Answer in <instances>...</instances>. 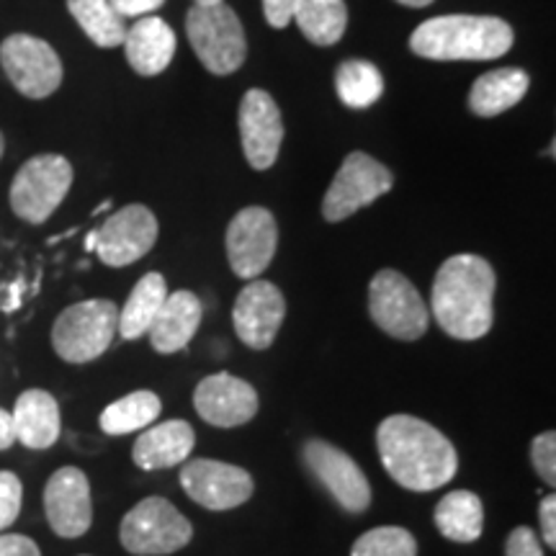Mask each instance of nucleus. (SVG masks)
I'll list each match as a JSON object with an SVG mask.
<instances>
[{
    "mask_svg": "<svg viewBox=\"0 0 556 556\" xmlns=\"http://www.w3.org/2000/svg\"><path fill=\"white\" fill-rule=\"evenodd\" d=\"M379 458L387 475L409 492H433L458 471L454 443L415 415H389L377 430Z\"/></svg>",
    "mask_w": 556,
    "mask_h": 556,
    "instance_id": "f257e3e1",
    "label": "nucleus"
},
{
    "mask_svg": "<svg viewBox=\"0 0 556 556\" xmlns=\"http://www.w3.org/2000/svg\"><path fill=\"white\" fill-rule=\"evenodd\" d=\"M495 268L471 253L454 255L438 268L430 294V312L446 336L479 340L495 323Z\"/></svg>",
    "mask_w": 556,
    "mask_h": 556,
    "instance_id": "f03ea898",
    "label": "nucleus"
},
{
    "mask_svg": "<svg viewBox=\"0 0 556 556\" xmlns=\"http://www.w3.org/2000/svg\"><path fill=\"white\" fill-rule=\"evenodd\" d=\"M513 29L497 16H435L422 21L409 37V50L422 60L479 62L497 60L510 52Z\"/></svg>",
    "mask_w": 556,
    "mask_h": 556,
    "instance_id": "7ed1b4c3",
    "label": "nucleus"
},
{
    "mask_svg": "<svg viewBox=\"0 0 556 556\" xmlns=\"http://www.w3.org/2000/svg\"><path fill=\"white\" fill-rule=\"evenodd\" d=\"M119 330V307L109 299H88L67 307L54 319L52 345L67 364L101 358Z\"/></svg>",
    "mask_w": 556,
    "mask_h": 556,
    "instance_id": "20e7f679",
    "label": "nucleus"
},
{
    "mask_svg": "<svg viewBox=\"0 0 556 556\" xmlns=\"http://www.w3.org/2000/svg\"><path fill=\"white\" fill-rule=\"evenodd\" d=\"M186 34L201 65L214 75L238 73L248 58L245 29L227 3H193L186 16Z\"/></svg>",
    "mask_w": 556,
    "mask_h": 556,
    "instance_id": "39448f33",
    "label": "nucleus"
},
{
    "mask_svg": "<svg viewBox=\"0 0 556 556\" xmlns=\"http://www.w3.org/2000/svg\"><path fill=\"white\" fill-rule=\"evenodd\" d=\"M193 539V526L165 497H144L124 516L119 541L135 556H168L186 548Z\"/></svg>",
    "mask_w": 556,
    "mask_h": 556,
    "instance_id": "423d86ee",
    "label": "nucleus"
},
{
    "mask_svg": "<svg viewBox=\"0 0 556 556\" xmlns=\"http://www.w3.org/2000/svg\"><path fill=\"white\" fill-rule=\"evenodd\" d=\"M368 312L374 325L387 336L405 340H420L428 332L430 309L422 302L420 291L407 276L394 268H381L368 283Z\"/></svg>",
    "mask_w": 556,
    "mask_h": 556,
    "instance_id": "0eeeda50",
    "label": "nucleus"
},
{
    "mask_svg": "<svg viewBox=\"0 0 556 556\" xmlns=\"http://www.w3.org/2000/svg\"><path fill=\"white\" fill-rule=\"evenodd\" d=\"M73 186V165L62 155H37L21 165L11 184V208L29 225H45Z\"/></svg>",
    "mask_w": 556,
    "mask_h": 556,
    "instance_id": "6e6552de",
    "label": "nucleus"
},
{
    "mask_svg": "<svg viewBox=\"0 0 556 556\" xmlns=\"http://www.w3.org/2000/svg\"><path fill=\"white\" fill-rule=\"evenodd\" d=\"M157 219L144 204H129L114 212L88 235L86 248L96 250L103 266L124 268L150 253L157 242Z\"/></svg>",
    "mask_w": 556,
    "mask_h": 556,
    "instance_id": "1a4fd4ad",
    "label": "nucleus"
},
{
    "mask_svg": "<svg viewBox=\"0 0 556 556\" xmlns=\"http://www.w3.org/2000/svg\"><path fill=\"white\" fill-rule=\"evenodd\" d=\"M394 176L387 165L366 152H351L332 178L323 199V217L328 222H343L374 201L392 191Z\"/></svg>",
    "mask_w": 556,
    "mask_h": 556,
    "instance_id": "9d476101",
    "label": "nucleus"
},
{
    "mask_svg": "<svg viewBox=\"0 0 556 556\" xmlns=\"http://www.w3.org/2000/svg\"><path fill=\"white\" fill-rule=\"evenodd\" d=\"M0 65L26 99L41 101L52 96L62 83V62L52 45L31 34H11L0 45Z\"/></svg>",
    "mask_w": 556,
    "mask_h": 556,
    "instance_id": "9b49d317",
    "label": "nucleus"
},
{
    "mask_svg": "<svg viewBox=\"0 0 556 556\" xmlns=\"http://www.w3.org/2000/svg\"><path fill=\"white\" fill-rule=\"evenodd\" d=\"M304 467H307L319 484L330 492L332 500L351 516H361L371 505V484L364 469L323 438H309L302 448Z\"/></svg>",
    "mask_w": 556,
    "mask_h": 556,
    "instance_id": "f8f14e48",
    "label": "nucleus"
},
{
    "mask_svg": "<svg viewBox=\"0 0 556 556\" xmlns=\"http://www.w3.org/2000/svg\"><path fill=\"white\" fill-rule=\"evenodd\" d=\"M180 486L193 503L206 510L222 513L245 505L255 492L250 471L235 464L214 462V458H191L180 469Z\"/></svg>",
    "mask_w": 556,
    "mask_h": 556,
    "instance_id": "ddd939ff",
    "label": "nucleus"
},
{
    "mask_svg": "<svg viewBox=\"0 0 556 556\" xmlns=\"http://www.w3.org/2000/svg\"><path fill=\"white\" fill-rule=\"evenodd\" d=\"M227 258L235 276L253 281L274 261L278 248L276 217L263 206H245L227 227Z\"/></svg>",
    "mask_w": 556,
    "mask_h": 556,
    "instance_id": "4468645a",
    "label": "nucleus"
},
{
    "mask_svg": "<svg viewBox=\"0 0 556 556\" xmlns=\"http://www.w3.org/2000/svg\"><path fill=\"white\" fill-rule=\"evenodd\" d=\"M287 317V299L276 283L253 278L235 299L232 323L250 351H268Z\"/></svg>",
    "mask_w": 556,
    "mask_h": 556,
    "instance_id": "2eb2a0df",
    "label": "nucleus"
},
{
    "mask_svg": "<svg viewBox=\"0 0 556 556\" xmlns=\"http://www.w3.org/2000/svg\"><path fill=\"white\" fill-rule=\"evenodd\" d=\"M45 513L60 539H80L93 526V500L88 475L78 467H62L47 479Z\"/></svg>",
    "mask_w": 556,
    "mask_h": 556,
    "instance_id": "dca6fc26",
    "label": "nucleus"
},
{
    "mask_svg": "<svg viewBox=\"0 0 556 556\" xmlns=\"http://www.w3.org/2000/svg\"><path fill=\"white\" fill-rule=\"evenodd\" d=\"M193 407L214 428H240L258 415L261 400L253 384L232 374H212L193 389Z\"/></svg>",
    "mask_w": 556,
    "mask_h": 556,
    "instance_id": "f3484780",
    "label": "nucleus"
},
{
    "mask_svg": "<svg viewBox=\"0 0 556 556\" xmlns=\"http://www.w3.org/2000/svg\"><path fill=\"white\" fill-rule=\"evenodd\" d=\"M240 139L250 168L268 170L283 142V122L278 103L261 88H250L240 103Z\"/></svg>",
    "mask_w": 556,
    "mask_h": 556,
    "instance_id": "a211bd4d",
    "label": "nucleus"
},
{
    "mask_svg": "<svg viewBox=\"0 0 556 556\" xmlns=\"http://www.w3.org/2000/svg\"><path fill=\"white\" fill-rule=\"evenodd\" d=\"M197 446V433L186 420H165L160 426L144 428L131 448V462L142 471L173 469L189 462Z\"/></svg>",
    "mask_w": 556,
    "mask_h": 556,
    "instance_id": "6ab92c4d",
    "label": "nucleus"
},
{
    "mask_svg": "<svg viewBox=\"0 0 556 556\" xmlns=\"http://www.w3.org/2000/svg\"><path fill=\"white\" fill-rule=\"evenodd\" d=\"M176 34L155 13L137 18L135 26L127 29V37H124L129 67L142 78H155V75L165 73L173 58H176Z\"/></svg>",
    "mask_w": 556,
    "mask_h": 556,
    "instance_id": "aec40b11",
    "label": "nucleus"
},
{
    "mask_svg": "<svg viewBox=\"0 0 556 556\" xmlns=\"http://www.w3.org/2000/svg\"><path fill=\"white\" fill-rule=\"evenodd\" d=\"M201 325V299L193 291H173L163 302V307L152 319L148 336L157 353L170 356V353L184 351L197 336Z\"/></svg>",
    "mask_w": 556,
    "mask_h": 556,
    "instance_id": "412c9836",
    "label": "nucleus"
},
{
    "mask_svg": "<svg viewBox=\"0 0 556 556\" xmlns=\"http://www.w3.org/2000/svg\"><path fill=\"white\" fill-rule=\"evenodd\" d=\"M16 441L31 451H47L60 438V405L45 389H29L16 400L11 413Z\"/></svg>",
    "mask_w": 556,
    "mask_h": 556,
    "instance_id": "4be33fe9",
    "label": "nucleus"
},
{
    "mask_svg": "<svg viewBox=\"0 0 556 556\" xmlns=\"http://www.w3.org/2000/svg\"><path fill=\"white\" fill-rule=\"evenodd\" d=\"M528 78L526 70L520 67H500L492 73H484L482 78H477L475 86L469 90V109L475 111L482 119H492V116L505 114L507 109L518 106L526 99Z\"/></svg>",
    "mask_w": 556,
    "mask_h": 556,
    "instance_id": "5701e85b",
    "label": "nucleus"
},
{
    "mask_svg": "<svg viewBox=\"0 0 556 556\" xmlns=\"http://www.w3.org/2000/svg\"><path fill=\"white\" fill-rule=\"evenodd\" d=\"M435 528L456 544H475L484 531V505L469 490H454L435 505Z\"/></svg>",
    "mask_w": 556,
    "mask_h": 556,
    "instance_id": "b1692460",
    "label": "nucleus"
},
{
    "mask_svg": "<svg viewBox=\"0 0 556 556\" xmlns=\"http://www.w3.org/2000/svg\"><path fill=\"white\" fill-rule=\"evenodd\" d=\"M168 299V283L165 278L155 274H144L137 281V287L131 289L127 304L119 309V336L124 340H137L148 336L152 319L163 307V302Z\"/></svg>",
    "mask_w": 556,
    "mask_h": 556,
    "instance_id": "393cba45",
    "label": "nucleus"
},
{
    "mask_svg": "<svg viewBox=\"0 0 556 556\" xmlns=\"http://www.w3.org/2000/svg\"><path fill=\"white\" fill-rule=\"evenodd\" d=\"M163 413V402L150 389H137L127 397L111 402L101 413V430L109 435H129L150 428Z\"/></svg>",
    "mask_w": 556,
    "mask_h": 556,
    "instance_id": "a878e982",
    "label": "nucleus"
},
{
    "mask_svg": "<svg viewBox=\"0 0 556 556\" xmlns=\"http://www.w3.org/2000/svg\"><path fill=\"white\" fill-rule=\"evenodd\" d=\"M294 21L312 45H338L348 26L345 0H299Z\"/></svg>",
    "mask_w": 556,
    "mask_h": 556,
    "instance_id": "bb28decb",
    "label": "nucleus"
},
{
    "mask_svg": "<svg viewBox=\"0 0 556 556\" xmlns=\"http://www.w3.org/2000/svg\"><path fill=\"white\" fill-rule=\"evenodd\" d=\"M67 11L96 47L111 50V47L124 45L127 24L109 0H67Z\"/></svg>",
    "mask_w": 556,
    "mask_h": 556,
    "instance_id": "cd10ccee",
    "label": "nucleus"
},
{
    "mask_svg": "<svg viewBox=\"0 0 556 556\" xmlns=\"http://www.w3.org/2000/svg\"><path fill=\"white\" fill-rule=\"evenodd\" d=\"M336 90L348 109H368L384 93V78L374 62L345 60L336 73Z\"/></svg>",
    "mask_w": 556,
    "mask_h": 556,
    "instance_id": "c85d7f7f",
    "label": "nucleus"
},
{
    "mask_svg": "<svg viewBox=\"0 0 556 556\" xmlns=\"http://www.w3.org/2000/svg\"><path fill=\"white\" fill-rule=\"evenodd\" d=\"M351 556H417V541L407 528L379 526L356 539Z\"/></svg>",
    "mask_w": 556,
    "mask_h": 556,
    "instance_id": "c756f323",
    "label": "nucleus"
},
{
    "mask_svg": "<svg viewBox=\"0 0 556 556\" xmlns=\"http://www.w3.org/2000/svg\"><path fill=\"white\" fill-rule=\"evenodd\" d=\"M24 500V484L13 471H0V533L16 523Z\"/></svg>",
    "mask_w": 556,
    "mask_h": 556,
    "instance_id": "7c9ffc66",
    "label": "nucleus"
},
{
    "mask_svg": "<svg viewBox=\"0 0 556 556\" xmlns=\"http://www.w3.org/2000/svg\"><path fill=\"white\" fill-rule=\"evenodd\" d=\"M531 464L536 475L544 479L548 486L556 484V435L554 430L539 433L531 443Z\"/></svg>",
    "mask_w": 556,
    "mask_h": 556,
    "instance_id": "2f4dec72",
    "label": "nucleus"
},
{
    "mask_svg": "<svg viewBox=\"0 0 556 556\" xmlns=\"http://www.w3.org/2000/svg\"><path fill=\"white\" fill-rule=\"evenodd\" d=\"M505 556H546L539 533L528 526L513 528L505 541Z\"/></svg>",
    "mask_w": 556,
    "mask_h": 556,
    "instance_id": "473e14b6",
    "label": "nucleus"
},
{
    "mask_svg": "<svg viewBox=\"0 0 556 556\" xmlns=\"http://www.w3.org/2000/svg\"><path fill=\"white\" fill-rule=\"evenodd\" d=\"M299 0H263V13H266V21L274 29H283L294 21Z\"/></svg>",
    "mask_w": 556,
    "mask_h": 556,
    "instance_id": "72a5a7b5",
    "label": "nucleus"
},
{
    "mask_svg": "<svg viewBox=\"0 0 556 556\" xmlns=\"http://www.w3.org/2000/svg\"><path fill=\"white\" fill-rule=\"evenodd\" d=\"M109 3L114 5V11L122 18H142L152 16L157 9H163L165 0H109Z\"/></svg>",
    "mask_w": 556,
    "mask_h": 556,
    "instance_id": "f704fd0d",
    "label": "nucleus"
},
{
    "mask_svg": "<svg viewBox=\"0 0 556 556\" xmlns=\"http://www.w3.org/2000/svg\"><path fill=\"white\" fill-rule=\"evenodd\" d=\"M0 556H41V552L24 533H3L0 536Z\"/></svg>",
    "mask_w": 556,
    "mask_h": 556,
    "instance_id": "c9c22d12",
    "label": "nucleus"
},
{
    "mask_svg": "<svg viewBox=\"0 0 556 556\" xmlns=\"http://www.w3.org/2000/svg\"><path fill=\"white\" fill-rule=\"evenodd\" d=\"M556 497L546 495L539 505V523H541V541H546L548 548H556Z\"/></svg>",
    "mask_w": 556,
    "mask_h": 556,
    "instance_id": "e433bc0d",
    "label": "nucleus"
},
{
    "mask_svg": "<svg viewBox=\"0 0 556 556\" xmlns=\"http://www.w3.org/2000/svg\"><path fill=\"white\" fill-rule=\"evenodd\" d=\"M16 443V433H13L11 413L0 407V451H9Z\"/></svg>",
    "mask_w": 556,
    "mask_h": 556,
    "instance_id": "4c0bfd02",
    "label": "nucleus"
},
{
    "mask_svg": "<svg viewBox=\"0 0 556 556\" xmlns=\"http://www.w3.org/2000/svg\"><path fill=\"white\" fill-rule=\"evenodd\" d=\"M397 3L407 5V9H426V5L433 3V0H397Z\"/></svg>",
    "mask_w": 556,
    "mask_h": 556,
    "instance_id": "58836bf2",
    "label": "nucleus"
},
{
    "mask_svg": "<svg viewBox=\"0 0 556 556\" xmlns=\"http://www.w3.org/2000/svg\"><path fill=\"white\" fill-rule=\"evenodd\" d=\"M197 5H214V3H225V0H193Z\"/></svg>",
    "mask_w": 556,
    "mask_h": 556,
    "instance_id": "ea45409f",
    "label": "nucleus"
},
{
    "mask_svg": "<svg viewBox=\"0 0 556 556\" xmlns=\"http://www.w3.org/2000/svg\"><path fill=\"white\" fill-rule=\"evenodd\" d=\"M3 150H5V139H3V131H0V157H3Z\"/></svg>",
    "mask_w": 556,
    "mask_h": 556,
    "instance_id": "a19ab883",
    "label": "nucleus"
},
{
    "mask_svg": "<svg viewBox=\"0 0 556 556\" xmlns=\"http://www.w3.org/2000/svg\"><path fill=\"white\" fill-rule=\"evenodd\" d=\"M83 556H86V554H83Z\"/></svg>",
    "mask_w": 556,
    "mask_h": 556,
    "instance_id": "79ce46f5",
    "label": "nucleus"
}]
</instances>
